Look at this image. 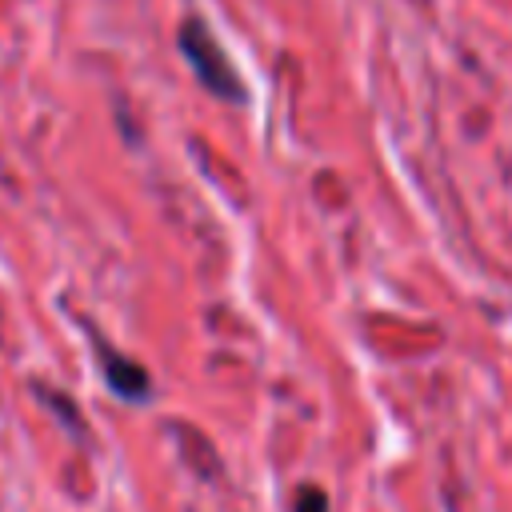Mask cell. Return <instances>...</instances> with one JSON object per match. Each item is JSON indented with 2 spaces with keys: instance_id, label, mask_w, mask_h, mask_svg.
<instances>
[{
  "instance_id": "cell-3",
  "label": "cell",
  "mask_w": 512,
  "mask_h": 512,
  "mask_svg": "<svg viewBox=\"0 0 512 512\" xmlns=\"http://www.w3.org/2000/svg\"><path fill=\"white\" fill-rule=\"evenodd\" d=\"M296 512H328V500H324V492H316V488H304V492H300V500H296Z\"/></svg>"
},
{
  "instance_id": "cell-1",
  "label": "cell",
  "mask_w": 512,
  "mask_h": 512,
  "mask_svg": "<svg viewBox=\"0 0 512 512\" xmlns=\"http://www.w3.org/2000/svg\"><path fill=\"white\" fill-rule=\"evenodd\" d=\"M180 48H184L188 64L196 68V76L204 80V88H208V92L228 96V100H244V84H240L236 68L224 60V52H220L216 36H212L200 20H188V24L180 28Z\"/></svg>"
},
{
  "instance_id": "cell-2",
  "label": "cell",
  "mask_w": 512,
  "mask_h": 512,
  "mask_svg": "<svg viewBox=\"0 0 512 512\" xmlns=\"http://www.w3.org/2000/svg\"><path fill=\"white\" fill-rule=\"evenodd\" d=\"M104 372H108V384H112L120 396H128V400H136V396L148 392L144 368L132 364V360H124V356H116V352H108V348H104Z\"/></svg>"
}]
</instances>
